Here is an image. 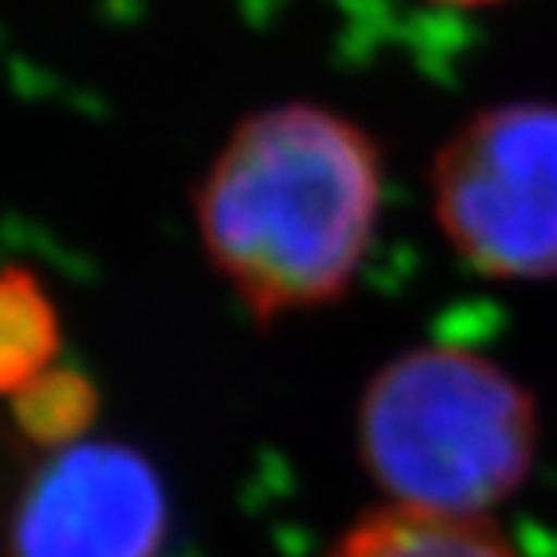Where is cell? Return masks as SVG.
<instances>
[{
    "label": "cell",
    "mask_w": 557,
    "mask_h": 557,
    "mask_svg": "<svg viewBox=\"0 0 557 557\" xmlns=\"http://www.w3.org/2000/svg\"><path fill=\"white\" fill-rule=\"evenodd\" d=\"M428 185L434 225L471 272L557 278V102L482 106L445 135Z\"/></svg>",
    "instance_id": "3957f363"
},
{
    "label": "cell",
    "mask_w": 557,
    "mask_h": 557,
    "mask_svg": "<svg viewBox=\"0 0 557 557\" xmlns=\"http://www.w3.org/2000/svg\"><path fill=\"white\" fill-rule=\"evenodd\" d=\"M62 319L37 272L8 264L0 278V387L15 395L59 366Z\"/></svg>",
    "instance_id": "8992f818"
},
{
    "label": "cell",
    "mask_w": 557,
    "mask_h": 557,
    "mask_svg": "<svg viewBox=\"0 0 557 557\" xmlns=\"http://www.w3.org/2000/svg\"><path fill=\"white\" fill-rule=\"evenodd\" d=\"M326 557H518L493 518L376 507L351 521Z\"/></svg>",
    "instance_id": "5b68a950"
},
{
    "label": "cell",
    "mask_w": 557,
    "mask_h": 557,
    "mask_svg": "<svg viewBox=\"0 0 557 557\" xmlns=\"http://www.w3.org/2000/svg\"><path fill=\"white\" fill-rule=\"evenodd\" d=\"M355 453L392 507L493 518L540 456L536 395L463 344H417L366 381Z\"/></svg>",
    "instance_id": "7a4b0ae2"
},
{
    "label": "cell",
    "mask_w": 557,
    "mask_h": 557,
    "mask_svg": "<svg viewBox=\"0 0 557 557\" xmlns=\"http://www.w3.org/2000/svg\"><path fill=\"white\" fill-rule=\"evenodd\" d=\"M381 210V141L319 102L253 109L193 188L203 258L258 326L348 297Z\"/></svg>",
    "instance_id": "6da1fadb"
},
{
    "label": "cell",
    "mask_w": 557,
    "mask_h": 557,
    "mask_svg": "<svg viewBox=\"0 0 557 557\" xmlns=\"http://www.w3.org/2000/svg\"><path fill=\"white\" fill-rule=\"evenodd\" d=\"M431 4H449V8H493L504 0H431Z\"/></svg>",
    "instance_id": "ba28073f"
},
{
    "label": "cell",
    "mask_w": 557,
    "mask_h": 557,
    "mask_svg": "<svg viewBox=\"0 0 557 557\" xmlns=\"http://www.w3.org/2000/svg\"><path fill=\"white\" fill-rule=\"evenodd\" d=\"M8 398L18 434L40 453H59L84 442L98 420V392L91 376L70 366H54Z\"/></svg>",
    "instance_id": "52a82bcc"
},
{
    "label": "cell",
    "mask_w": 557,
    "mask_h": 557,
    "mask_svg": "<svg viewBox=\"0 0 557 557\" xmlns=\"http://www.w3.org/2000/svg\"><path fill=\"white\" fill-rule=\"evenodd\" d=\"M171 499L127 442L84 438L48 453L8 521V557H160Z\"/></svg>",
    "instance_id": "277c9868"
}]
</instances>
